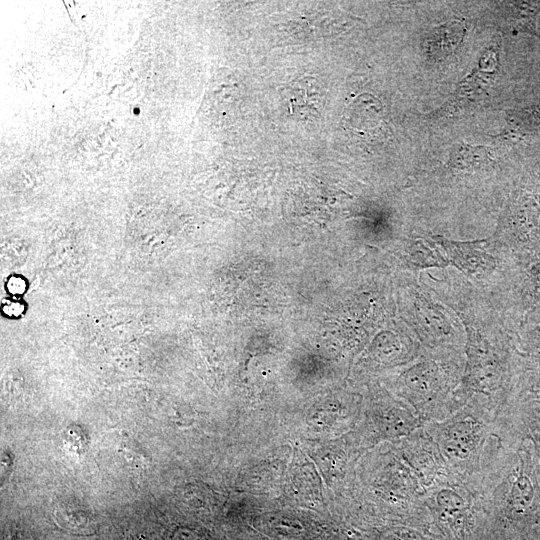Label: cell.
Returning a JSON list of instances; mask_svg holds the SVG:
<instances>
[{
	"label": "cell",
	"mask_w": 540,
	"mask_h": 540,
	"mask_svg": "<svg viewBox=\"0 0 540 540\" xmlns=\"http://www.w3.org/2000/svg\"><path fill=\"white\" fill-rule=\"evenodd\" d=\"M449 261L468 276H482L496 267V259L476 242H457L435 236Z\"/></svg>",
	"instance_id": "1"
},
{
	"label": "cell",
	"mask_w": 540,
	"mask_h": 540,
	"mask_svg": "<svg viewBox=\"0 0 540 540\" xmlns=\"http://www.w3.org/2000/svg\"><path fill=\"white\" fill-rule=\"evenodd\" d=\"M468 377L476 388L485 390L496 382V355L480 333L468 329Z\"/></svg>",
	"instance_id": "2"
},
{
	"label": "cell",
	"mask_w": 540,
	"mask_h": 540,
	"mask_svg": "<svg viewBox=\"0 0 540 540\" xmlns=\"http://www.w3.org/2000/svg\"><path fill=\"white\" fill-rule=\"evenodd\" d=\"M480 438L479 423L465 418L445 426L440 434V444L447 455L467 458L476 448Z\"/></svg>",
	"instance_id": "3"
},
{
	"label": "cell",
	"mask_w": 540,
	"mask_h": 540,
	"mask_svg": "<svg viewBox=\"0 0 540 540\" xmlns=\"http://www.w3.org/2000/svg\"><path fill=\"white\" fill-rule=\"evenodd\" d=\"M345 118L348 128L358 135H373L382 128L383 106L374 96L362 94L348 106Z\"/></svg>",
	"instance_id": "4"
},
{
	"label": "cell",
	"mask_w": 540,
	"mask_h": 540,
	"mask_svg": "<svg viewBox=\"0 0 540 540\" xmlns=\"http://www.w3.org/2000/svg\"><path fill=\"white\" fill-rule=\"evenodd\" d=\"M413 319L416 326L429 337L440 339L450 334L451 324L442 310L417 294L413 299Z\"/></svg>",
	"instance_id": "5"
},
{
	"label": "cell",
	"mask_w": 540,
	"mask_h": 540,
	"mask_svg": "<svg viewBox=\"0 0 540 540\" xmlns=\"http://www.w3.org/2000/svg\"><path fill=\"white\" fill-rule=\"evenodd\" d=\"M405 380L413 394L431 396L439 387V368L432 361L419 362L406 372Z\"/></svg>",
	"instance_id": "6"
},
{
	"label": "cell",
	"mask_w": 540,
	"mask_h": 540,
	"mask_svg": "<svg viewBox=\"0 0 540 540\" xmlns=\"http://www.w3.org/2000/svg\"><path fill=\"white\" fill-rule=\"evenodd\" d=\"M464 26L458 21L437 27L428 39L429 53L433 57H441L452 52L461 42Z\"/></svg>",
	"instance_id": "7"
},
{
	"label": "cell",
	"mask_w": 540,
	"mask_h": 540,
	"mask_svg": "<svg viewBox=\"0 0 540 540\" xmlns=\"http://www.w3.org/2000/svg\"><path fill=\"white\" fill-rule=\"evenodd\" d=\"M490 162L491 158L485 147H473L463 143L454 147L449 164L458 169H480Z\"/></svg>",
	"instance_id": "8"
},
{
	"label": "cell",
	"mask_w": 540,
	"mask_h": 540,
	"mask_svg": "<svg viewBox=\"0 0 540 540\" xmlns=\"http://www.w3.org/2000/svg\"><path fill=\"white\" fill-rule=\"evenodd\" d=\"M534 495V486L530 478L520 474L512 484L508 497V506L511 511L521 513L531 505Z\"/></svg>",
	"instance_id": "9"
},
{
	"label": "cell",
	"mask_w": 540,
	"mask_h": 540,
	"mask_svg": "<svg viewBox=\"0 0 540 540\" xmlns=\"http://www.w3.org/2000/svg\"><path fill=\"white\" fill-rule=\"evenodd\" d=\"M430 245L421 240L413 242L410 251L413 263L421 267H441L448 264L444 257Z\"/></svg>",
	"instance_id": "10"
},
{
	"label": "cell",
	"mask_w": 540,
	"mask_h": 540,
	"mask_svg": "<svg viewBox=\"0 0 540 540\" xmlns=\"http://www.w3.org/2000/svg\"><path fill=\"white\" fill-rule=\"evenodd\" d=\"M436 502L439 509L449 518H458L466 509L464 499L450 489L439 491L436 496Z\"/></svg>",
	"instance_id": "11"
},
{
	"label": "cell",
	"mask_w": 540,
	"mask_h": 540,
	"mask_svg": "<svg viewBox=\"0 0 540 540\" xmlns=\"http://www.w3.org/2000/svg\"><path fill=\"white\" fill-rule=\"evenodd\" d=\"M24 304L15 299L5 300L2 304V311L9 317H19L24 312Z\"/></svg>",
	"instance_id": "12"
},
{
	"label": "cell",
	"mask_w": 540,
	"mask_h": 540,
	"mask_svg": "<svg viewBox=\"0 0 540 540\" xmlns=\"http://www.w3.org/2000/svg\"><path fill=\"white\" fill-rule=\"evenodd\" d=\"M8 292L14 296L23 294L26 290V282L22 277L11 276L6 283Z\"/></svg>",
	"instance_id": "13"
}]
</instances>
